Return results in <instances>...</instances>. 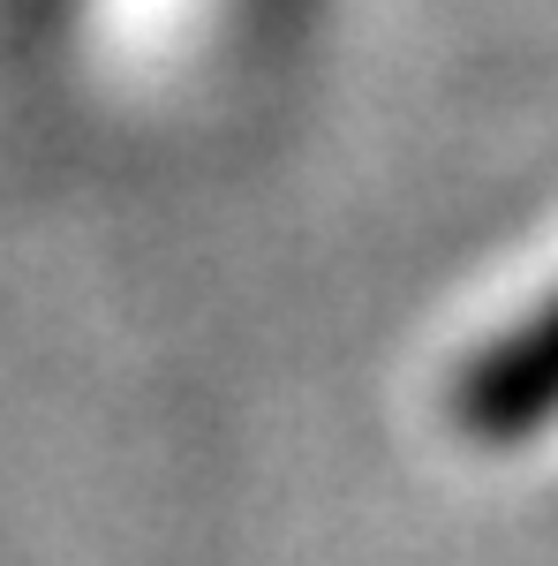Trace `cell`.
Listing matches in <instances>:
<instances>
[{"mask_svg":"<svg viewBox=\"0 0 558 566\" xmlns=\"http://www.w3.org/2000/svg\"><path fill=\"white\" fill-rule=\"evenodd\" d=\"M558 416V295L498 333L453 386V423L483 446H520Z\"/></svg>","mask_w":558,"mask_h":566,"instance_id":"6da1fadb","label":"cell"}]
</instances>
